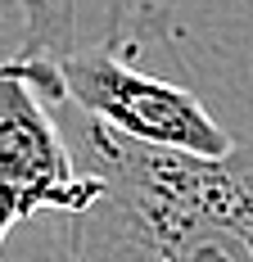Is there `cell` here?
Returning <instances> with one entry per match:
<instances>
[{"label":"cell","instance_id":"obj_4","mask_svg":"<svg viewBox=\"0 0 253 262\" xmlns=\"http://www.w3.org/2000/svg\"><path fill=\"white\" fill-rule=\"evenodd\" d=\"M0 81H23L36 100H64V86H59V68L50 59H36V54H18V59H5L0 63Z\"/></svg>","mask_w":253,"mask_h":262},{"label":"cell","instance_id":"obj_2","mask_svg":"<svg viewBox=\"0 0 253 262\" xmlns=\"http://www.w3.org/2000/svg\"><path fill=\"white\" fill-rule=\"evenodd\" d=\"M54 68L64 100H73L91 122L122 140L195 158H222L235 145L226 127L213 122V113L199 104V95L140 73L113 50H73Z\"/></svg>","mask_w":253,"mask_h":262},{"label":"cell","instance_id":"obj_3","mask_svg":"<svg viewBox=\"0 0 253 262\" xmlns=\"http://www.w3.org/2000/svg\"><path fill=\"white\" fill-rule=\"evenodd\" d=\"M100 181L77 172L64 131L23 81H0V249L5 235L36 217L64 212L77 217L95 204Z\"/></svg>","mask_w":253,"mask_h":262},{"label":"cell","instance_id":"obj_1","mask_svg":"<svg viewBox=\"0 0 253 262\" xmlns=\"http://www.w3.org/2000/svg\"><path fill=\"white\" fill-rule=\"evenodd\" d=\"M73 163L100 181L73 217V262H253V136L195 158L86 122Z\"/></svg>","mask_w":253,"mask_h":262}]
</instances>
